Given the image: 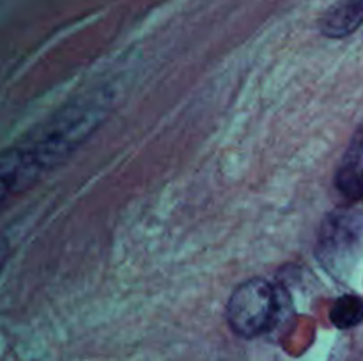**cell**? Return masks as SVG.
<instances>
[{"label":"cell","mask_w":363,"mask_h":361,"mask_svg":"<svg viewBox=\"0 0 363 361\" xmlns=\"http://www.w3.org/2000/svg\"><path fill=\"white\" fill-rule=\"evenodd\" d=\"M101 99H82L43 124L2 159V200L30 188L43 173L67 158L105 115Z\"/></svg>","instance_id":"obj_1"},{"label":"cell","mask_w":363,"mask_h":361,"mask_svg":"<svg viewBox=\"0 0 363 361\" xmlns=\"http://www.w3.org/2000/svg\"><path fill=\"white\" fill-rule=\"evenodd\" d=\"M363 251V211L340 207L323 222L318 237V258L332 275H346Z\"/></svg>","instance_id":"obj_2"},{"label":"cell","mask_w":363,"mask_h":361,"mask_svg":"<svg viewBox=\"0 0 363 361\" xmlns=\"http://www.w3.org/2000/svg\"><path fill=\"white\" fill-rule=\"evenodd\" d=\"M280 301L277 289L262 278L241 283L227 301V322L236 335L255 338L275 326Z\"/></svg>","instance_id":"obj_3"},{"label":"cell","mask_w":363,"mask_h":361,"mask_svg":"<svg viewBox=\"0 0 363 361\" xmlns=\"http://www.w3.org/2000/svg\"><path fill=\"white\" fill-rule=\"evenodd\" d=\"M335 188L350 204L363 200V126L354 133L340 159L335 173Z\"/></svg>","instance_id":"obj_4"},{"label":"cell","mask_w":363,"mask_h":361,"mask_svg":"<svg viewBox=\"0 0 363 361\" xmlns=\"http://www.w3.org/2000/svg\"><path fill=\"white\" fill-rule=\"evenodd\" d=\"M363 23V0H337L319 20V30L332 39L353 34Z\"/></svg>","instance_id":"obj_5"},{"label":"cell","mask_w":363,"mask_h":361,"mask_svg":"<svg viewBox=\"0 0 363 361\" xmlns=\"http://www.w3.org/2000/svg\"><path fill=\"white\" fill-rule=\"evenodd\" d=\"M330 319L339 329H350L363 321V301L358 296H342L333 303Z\"/></svg>","instance_id":"obj_6"}]
</instances>
